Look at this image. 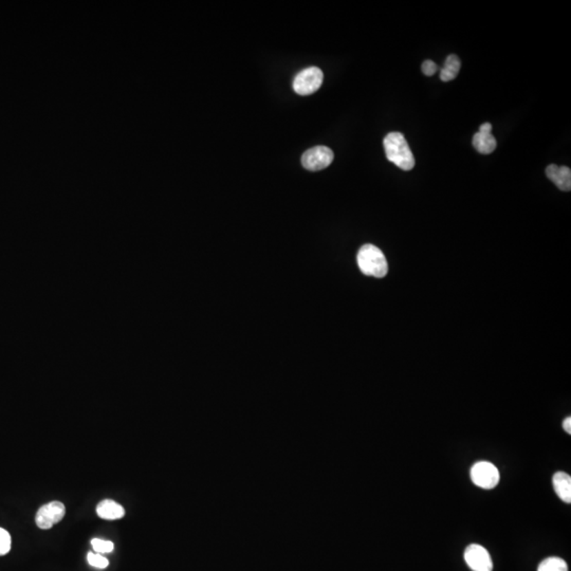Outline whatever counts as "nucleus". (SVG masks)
<instances>
[{
	"label": "nucleus",
	"mask_w": 571,
	"mask_h": 571,
	"mask_svg": "<svg viewBox=\"0 0 571 571\" xmlns=\"http://www.w3.org/2000/svg\"><path fill=\"white\" fill-rule=\"evenodd\" d=\"M383 144L388 161L403 171L414 169L415 157L403 134L391 132L385 137Z\"/></svg>",
	"instance_id": "f257e3e1"
},
{
	"label": "nucleus",
	"mask_w": 571,
	"mask_h": 571,
	"mask_svg": "<svg viewBox=\"0 0 571 571\" xmlns=\"http://www.w3.org/2000/svg\"><path fill=\"white\" fill-rule=\"evenodd\" d=\"M357 266L363 274L382 278L388 272V264L382 251L373 245H365L360 249L357 256Z\"/></svg>",
	"instance_id": "f03ea898"
},
{
	"label": "nucleus",
	"mask_w": 571,
	"mask_h": 571,
	"mask_svg": "<svg viewBox=\"0 0 571 571\" xmlns=\"http://www.w3.org/2000/svg\"><path fill=\"white\" fill-rule=\"evenodd\" d=\"M324 74L318 67H310L300 71L293 81V89L300 96H309L319 90L323 83Z\"/></svg>",
	"instance_id": "7ed1b4c3"
},
{
	"label": "nucleus",
	"mask_w": 571,
	"mask_h": 571,
	"mask_svg": "<svg viewBox=\"0 0 571 571\" xmlns=\"http://www.w3.org/2000/svg\"><path fill=\"white\" fill-rule=\"evenodd\" d=\"M471 478L477 487L491 490L499 485L501 475L499 469L491 462L479 461L472 467Z\"/></svg>",
	"instance_id": "20e7f679"
},
{
	"label": "nucleus",
	"mask_w": 571,
	"mask_h": 571,
	"mask_svg": "<svg viewBox=\"0 0 571 571\" xmlns=\"http://www.w3.org/2000/svg\"><path fill=\"white\" fill-rule=\"evenodd\" d=\"M333 158L335 155L330 148L326 146H315L308 149L302 156V164L308 171H322L333 163Z\"/></svg>",
	"instance_id": "39448f33"
},
{
	"label": "nucleus",
	"mask_w": 571,
	"mask_h": 571,
	"mask_svg": "<svg viewBox=\"0 0 571 571\" xmlns=\"http://www.w3.org/2000/svg\"><path fill=\"white\" fill-rule=\"evenodd\" d=\"M65 515H66V507L62 501H51L47 505H43L37 511L35 523L39 528L48 530L52 528L55 523L62 521Z\"/></svg>",
	"instance_id": "423d86ee"
},
{
	"label": "nucleus",
	"mask_w": 571,
	"mask_h": 571,
	"mask_svg": "<svg viewBox=\"0 0 571 571\" xmlns=\"http://www.w3.org/2000/svg\"><path fill=\"white\" fill-rule=\"evenodd\" d=\"M464 561L473 571H492L493 562L485 547L472 544L464 551Z\"/></svg>",
	"instance_id": "0eeeda50"
},
{
	"label": "nucleus",
	"mask_w": 571,
	"mask_h": 571,
	"mask_svg": "<svg viewBox=\"0 0 571 571\" xmlns=\"http://www.w3.org/2000/svg\"><path fill=\"white\" fill-rule=\"evenodd\" d=\"M546 175L561 191H570L571 171L569 167L550 164L546 169Z\"/></svg>",
	"instance_id": "6e6552de"
},
{
	"label": "nucleus",
	"mask_w": 571,
	"mask_h": 571,
	"mask_svg": "<svg viewBox=\"0 0 571 571\" xmlns=\"http://www.w3.org/2000/svg\"><path fill=\"white\" fill-rule=\"evenodd\" d=\"M96 513L101 519L114 521L124 517L125 509L123 506L112 499H104L96 506Z\"/></svg>",
	"instance_id": "1a4fd4ad"
},
{
	"label": "nucleus",
	"mask_w": 571,
	"mask_h": 571,
	"mask_svg": "<svg viewBox=\"0 0 571 571\" xmlns=\"http://www.w3.org/2000/svg\"><path fill=\"white\" fill-rule=\"evenodd\" d=\"M553 488L555 493L564 503H571V477L565 472H558L553 475Z\"/></svg>",
	"instance_id": "9d476101"
},
{
	"label": "nucleus",
	"mask_w": 571,
	"mask_h": 571,
	"mask_svg": "<svg viewBox=\"0 0 571 571\" xmlns=\"http://www.w3.org/2000/svg\"><path fill=\"white\" fill-rule=\"evenodd\" d=\"M472 143L478 153L483 154V155H490L493 153L497 146V139L491 132H478L477 134H474Z\"/></svg>",
	"instance_id": "9b49d317"
},
{
	"label": "nucleus",
	"mask_w": 571,
	"mask_h": 571,
	"mask_svg": "<svg viewBox=\"0 0 571 571\" xmlns=\"http://www.w3.org/2000/svg\"><path fill=\"white\" fill-rule=\"evenodd\" d=\"M461 63H460L459 57L455 54L448 55L446 59L444 67L440 71V79L442 82H450L454 79L457 78L458 73H459Z\"/></svg>",
	"instance_id": "f8f14e48"
},
{
	"label": "nucleus",
	"mask_w": 571,
	"mask_h": 571,
	"mask_svg": "<svg viewBox=\"0 0 571 571\" xmlns=\"http://www.w3.org/2000/svg\"><path fill=\"white\" fill-rule=\"evenodd\" d=\"M537 571H568V565L563 559L552 557L545 559L539 564Z\"/></svg>",
	"instance_id": "ddd939ff"
},
{
	"label": "nucleus",
	"mask_w": 571,
	"mask_h": 571,
	"mask_svg": "<svg viewBox=\"0 0 571 571\" xmlns=\"http://www.w3.org/2000/svg\"><path fill=\"white\" fill-rule=\"evenodd\" d=\"M92 546L96 553L100 554H105V553H110L114 551V543L110 541H105V539H94L92 541Z\"/></svg>",
	"instance_id": "4468645a"
},
{
	"label": "nucleus",
	"mask_w": 571,
	"mask_h": 571,
	"mask_svg": "<svg viewBox=\"0 0 571 571\" xmlns=\"http://www.w3.org/2000/svg\"><path fill=\"white\" fill-rule=\"evenodd\" d=\"M87 561L92 567H96L98 569H104L110 565L107 559L105 558L104 555L96 552H89L87 555Z\"/></svg>",
	"instance_id": "2eb2a0df"
},
{
	"label": "nucleus",
	"mask_w": 571,
	"mask_h": 571,
	"mask_svg": "<svg viewBox=\"0 0 571 571\" xmlns=\"http://www.w3.org/2000/svg\"><path fill=\"white\" fill-rule=\"evenodd\" d=\"M11 549V537L5 529L0 528V555H5Z\"/></svg>",
	"instance_id": "dca6fc26"
},
{
	"label": "nucleus",
	"mask_w": 571,
	"mask_h": 571,
	"mask_svg": "<svg viewBox=\"0 0 571 571\" xmlns=\"http://www.w3.org/2000/svg\"><path fill=\"white\" fill-rule=\"evenodd\" d=\"M422 72H424V74H426V76H432V75H434L435 73L437 72L438 67L434 62L428 61H428H426V62H424V64H422Z\"/></svg>",
	"instance_id": "f3484780"
},
{
	"label": "nucleus",
	"mask_w": 571,
	"mask_h": 571,
	"mask_svg": "<svg viewBox=\"0 0 571 571\" xmlns=\"http://www.w3.org/2000/svg\"><path fill=\"white\" fill-rule=\"evenodd\" d=\"M563 428H564V430H565V432L567 433V434H569V435L571 434V418H570V417H567V418L565 419L564 422H563Z\"/></svg>",
	"instance_id": "a211bd4d"
},
{
	"label": "nucleus",
	"mask_w": 571,
	"mask_h": 571,
	"mask_svg": "<svg viewBox=\"0 0 571 571\" xmlns=\"http://www.w3.org/2000/svg\"><path fill=\"white\" fill-rule=\"evenodd\" d=\"M492 132V125L490 123H484L483 125H480L479 127V132Z\"/></svg>",
	"instance_id": "6ab92c4d"
}]
</instances>
